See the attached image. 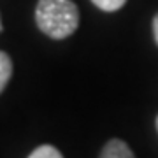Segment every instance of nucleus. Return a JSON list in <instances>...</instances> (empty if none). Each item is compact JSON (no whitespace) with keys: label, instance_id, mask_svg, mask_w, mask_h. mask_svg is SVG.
Wrapping results in <instances>:
<instances>
[{"label":"nucleus","instance_id":"f257e3e1","mask_svg":"<svg viewBox=\"0 0 158 158\" xmlns=\"http://www.w3.org/2000/svg\"><path fill=\"white\" fill-rule=\"evenodd\" d=\"M35 21L40 32L51 39H65L79 27V9L72 0H39Z\"/></svg>","mask_w":158,"mask_h":158},{"label":"nucleus","instance_id":"f03ea898","mask_svg":"<svg viewBox=\"0 0 158 158\" xmlns=\"http://www.w3.org/2000/svg\"><path fill=\"white\" fill-rule=\"evenodd\" d=\"M100 158H135V156H134L132 149L123 141L113 139V141H109L104 146V149L100 153Z\"/></svg>","mask_w":158,"mask_h":158},{"label":"nucleus","instance_id":"7ed1b4c3","mask_svg":"<svg viewBox=\"0 0 158 158\" xmlns=\"http://www.w3.org/2000/svg\"><path fill=\"white\" fill-rule=\"evenodd\" d=\"M12 76V62L9 55L0 51V93L4 91V88L7 86L9 79Z\"/></svg>","mask_w":158,"mask_h":158},{"label":"nucleus","instance_id":"20e7f679","mask_svg":"<svg viewBox=\"0 0 158 158\" xmlns=\"http://www.w3.org/2000/svg\"><path fill=\"white\" fill-rule=\"evenodd\" d=\"M28 158H63V156L56 148L49 146V144H42L37 149H34Z\"/></svg>","mask_w":158,"mask_h":158},{"label":"nucleus","instance_id":"39448f33","mask_svg":"<svg viewBox=\"0 0 158 158\" xmlns=\"http://www.w3.org/2000/svg\"><path fill=\"white\" fill-rule=\"evenodd\" d=\"M91 2H93L98 9H102V11L114 12V11H118V9H121L127 0H91Z\"/></svg>","mask_w":158,"mask_h":158},{"label":"nucleus","instance_id":"423d86ee","mask_svg":"<svg viewBox=\"0 0 158 158\" xmlns=\"http://www.w3.org/2000/svg\"><path fill=\"white\" fill-rule=\"evenodd\" d=\"M153 37H155V40L158 44V14L153 18Z\"/></svg>","mask_w":158,"mask_h":158},{"label":"nucleus","instance_id":"0eeeda50","mask_svg":"<svg viewBox=\"0 0 158 158\" xmlns=\"http://www.w3.org/2000/svg\"><path fill=\"white\" fill-rule=\"evenodd\" d=\"M0 32H2V19H0Z\"/></svg>","mask_w":158,"mask_h":158},{"label":"nucleus","instance_id":"6e6552de","mask_svg":"<svg viewBox=\"0 0 158 158\" xmlns=\"http://www.w3.org/2000/svg\"><path fill=\"white\" fill-rule=\"evenodd\" d=\"M156 128H158V118H156Z\"/></svg>","mask_w":158,"mask_h":158}]
</instances>
